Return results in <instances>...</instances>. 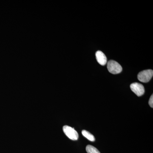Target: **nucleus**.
Segmentation results:
<instances>
[{"instance_id":"obj_4","label":"nucleus","mask_w":153,"mask_h":153,"mask_svg":"<svg viewBox=\"0 0 153 153\" xmlns=\"http://www.w3.org/2000/svg\"><path fill=\"white\" fill-rule=\"evenodd\" d=\"M130 88L133 92L137 96H141L145 93V88L143 85L138 82H134L130 85Z\"/></svg>"},{"instance_id":"obj_1","label":"nucleus","mask_w":153,"mask_h":153,"mask_svg":"<svg viewBox=\"0 0 153 153\" xmlns=\"http://www.w3.org/2000/svg\"><path fill=\"white\" fill-rule=\"evenodd\" d=\"M107 68L109 72L112 74H119L122 71V67L120 64L113 60L108 62Z\"/></svg>"},{"instance_id":"obj_7","label":"nucleus","mask_w":153,"mask_h":153,"mask_svg":"<svg viewBox=\"0 0 153 153\" xmlns=\"http://www.w3.org/2000/svg\"><path fill=\"white\" fill-rule=\"evenodd\" d=\"M86 151L88 153H100L97 149L91 145H88L86 147Z\"/></svg>"},{"instance_id":"obj_5","label":"nucleus","mask_w":153,"mask_h":153,"mask_svg":"<svg viewBox=\"0 0 153 153\" xmlns=\"http://www.w3.org/2000/svg\"><path fill=\"white\" fill-rule=\"evenodd\" d=\"M96 57L98 63L102 66H104L107 63V58L106 56L102 52L98 51L96 53Z\"/></svg>"},{"instance_id":"obj_8","label":"nucleus","mask_w":153,"mask_h":153,"mask_svg":"<svg viewBox=\"0 0 153 153\" xmlns=\"http://www.w3.org/2000/svg\"><path fill=\"white\" fill-rule=\"evenodd\" d=\"M149 104L150 106L152 108L153 107V94L151 96L149 100Z\"/></svg>"},{"instance_id":"obj_2","label":"nucleus","mask_w":153,"mask_h":153,"mask_svg":"<svg viewBox=\"0 0 153 153\" xmlns=\"http://www.w3.org/2000/svg\"><path fill=\"white\" fill-rule=\"evenodd\" d=\"M153 75V71L152 69L143 70L139 73L137 78L143 82H148L151 80Z\"/></svg>"},{"instance_id":"obj_3","label":"nucleus","mask_w":153,"mask_h":153,"mask_svg":"<svg viewBox=\"0 0 153 153\" xmlns=\"http://www.w3.org/2000/svg\"><path fill=\"white\" fill-rule=\"evenodd\" d=\"M63 132L68 138L73 140H76L79 137L78 133L74 128L68 126L63 127Z\"/></svg>"},{"instance_id":"obj_6","label":"nucleus","mask_w":153,"mask_h":153,"mask_svg":"<svg viewBox=\"0 0 153 153\" xmlns=\"http://www.w3.org/2000/svg\"><path fill=\"white\" fill-rule=\"evenodd\" d=\"M82 135L85 137L88 140L91 142H94L95 141V137L93 135L89 133V132L85 130H82Z\"/></svg>"}]
</instances>
